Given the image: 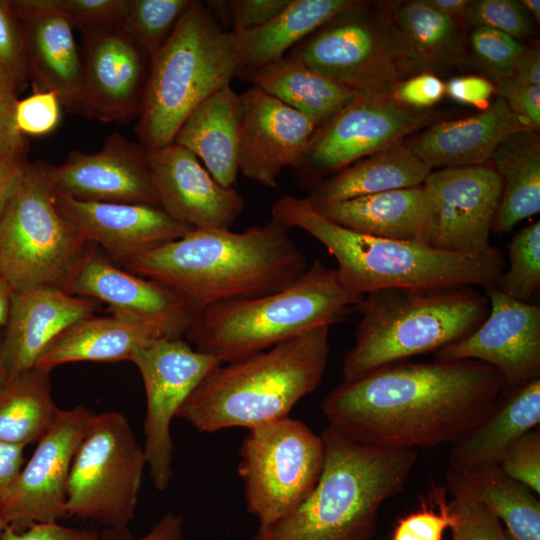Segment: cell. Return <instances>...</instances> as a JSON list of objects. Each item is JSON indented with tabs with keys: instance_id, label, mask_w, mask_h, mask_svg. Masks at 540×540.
<instances>
[{
	"instance_id": "1",
	"label": "cell",
	"mask_w": 540,
	"mask_h": 540,
	"mask_svg": "<svg viewBox=\"0 0 540 540\" xmlns=\"http://www.w3.org/2000/svg\"><path fill=\"white\" fill-rule=\"evenodd\" d=\"M502 392L501 375L485 363L406 360L342 380L321 410L329 426L358 444L416 450L459 441L492 413Z\"/></svg>"
},
{
	"instance_id": "2",
	"label": "cell",
	"mask_w": 540,
	"mask_h": 540,
	"mask_svg": "<svg viewBox=\"0 0 540 540\" xmlns=\"http://www.w3.org/2000/svg\"><path fill=\"white\" fill-rule=\"evenodd\" d=\"M121 267L169 288L195 315L220 302L278 292L309 265L290 228L271 218L239 233L190 229Z\"/></svg>"
},
{
	"instance_id": "3",
	"label": "cell",
	"mask_w": 540,
	"mask_h": 540,
	"mask_svg": "<svg viewBox=\"0 0 540 540\" xmlns=\"http://www.w3.org/2000/svg\"><path fill=\"white\" fill-rule=\"evenodd\" d=\"M271 215L321 242L337 261L341 284L358 296L387 288L487 287L496 285L504 272L501 253L493 246L485 253L469 255L365 235L326 219L306 197L283 195L273 204Z\"/></svg>"
},
{
	"instance_id": "4",
	"label": "cell",
	"mask_w": 540,
	"mask_h": 540,
	"mask_svg": "<svg viewBox=\"0 0 540 540\" xmlns=\"http://www.w3.org/2000/svg\"><path fill=\"white\" fill-rule=\"evenodd\" d=\"M321 437L324 461L312 492L251 540H373L379 509L402 491L417 451L364 446L329 425Z\"/></svg>"
},
{
	"instance_id": "5",
	"label": "cell",
	"mask_w": 540,
	"mask_h": 540,
	"mask_svg": "<svg viewBox=\"0 0 540 540\" xmlns=\"http://www.w3.org/2000/svg\"><path fill=\"white\" fill-rule=\"evenodd\" d=\"M330 353L329 327L321 326L208 373L176 417L200 432L254 428L289 417L321 382Z\"/></svg>"
},
{
	"instance_id": "6",
	"label": "cell",
	"mask_w": 540,
	"mask_h": 540,
	"mask_svg": "<svg viewBox=\"0 0 540 540\" xmlns=\"http://www.w3.org/2000/svg\"><path fill=\"white\" fill-rule=\"evenodd\" d=\"M360 297L341 284L336 269L317 258L278 292L220 302L196 313L185 336L195 349L226 364L339 323Z\"/></svg>"
},
{
	"instance_id": "7",
	"label": "cell",
	"mask_w": 540,
	"mask_h": 540,
	"mask_svg": "<svg viewBox=\"0 0 540 540\" xmlns=\"http://www.w3.org/2000/svg\"><path fill=\"white\" fill-rule=\"evenodd\" d=\"M355 309L362 317L343 358V380L466 337L487 317L489 300L472 287L387 288L362 295Z\"/></svg>"
},
{
	"instance_id": "8",
	"label": "cell",
	"mask_w": 540,
	"mask_h": 540,
	"mask_svg": "<svg viewBox=\"0 0 540 540\" xmlns=\"http://www.w3.org/2000/svg\"><path fill=\"white\" fill-rule=\"evenodd\" d=\"M241 63L239 39L213 12L192 0L170 37L150 59L135 134L148 152L171 144L203 101L229 86Z\"/></svg>"
},
{
	"instance_id": "9",
	"label": "cell",
	"mask_w": 540,
	"mask_h": 540,
	"mask_svg": "<svg viewBox=\"0 0 540 540\" xmlns=\"http://www.w3.org/2000/svg\"><path fill=\"white\" fill-rule=\"evenodd\" d=\"M48 163H29L0 216V276L12 291H65L94 248L55 205Z\"/></svg>"
},
{
	"instance_id": "10",
	"label": "cell",
	"mask_w": 540,
	"mask_h": 540,
	"mask_svg": "<svg viewBox=\"0 0 540 540\" xmlns=\"http://www.w3.org/2000/svg\"><path fill=\"white\" fill-rule=\"evenodd\" d=\"M288 55L366 94L392 95L398 82L424 69L394 23L389 4L373 10L362 1L295 45Z\"/></svg>"
},
{
	"instance_id": "11",
	"label": "cell",
	"mask_w": 540,
	"mask_h": 540,
	"mask_svg": "<svg viewBox=\"0 0 540 540\" xmlns=\"http://www.w3.org/2000/svg\"><path fill=\"white\" fill-rule=\"evenodd\" d=\"M146 459L127 418L93 415L66 484V517L127 529L133 520Z\"/></svg>"
},
{
	"instance_id": "12",
	"label": "cell",
	"mask_w": 540,
	"mask_h": 540,
	"mask_svg": "<svg viewBox=\"0 0 540 540\" xmlns=\"http://www.w3.org/2000/svg\"><path fill=\"white\" fill-rule=\"evenodd\" d=\"M239 454L247 512L264 529L312 492L322 472L324 444L304 422L286 417L248 429Z\"/></svg>"
},
{
	"instance_id": "13",
	"label": "cell",
	"mask_w": 540,
	"mask_h": 540,
	"mask_svg": "<svg viewBox=\"0 0 540 540\" xmlns=\"http://www.w3.org/2000/svg\"><path fill=\"white\" fill-rule=\"evenodd\" d=\"M428 114L407 107L392 95L359 93L317 128L292 168L302 186H316L327 175L402 141L424 125Z\"/></svg>"
},
{
	"instance_id": "14",
	"label": "cell",
	"mask_w": 540,
	"mask_h": 540,
	"mask_svg": "<svg viewBox=\"0 0 540 540\" xmlns=\"http://www.w3.org/2000/svg\"><path fill=\"white\" fill-rule=\"evenodd\" d=\"M130 361L138 368L146 393V465L154 487L163 491L173 473L172 420L197 385L221 362L182 338L168 337L138 348Z\"/></svg>"
},
{
	"instance_id": "15",
	"label": "cell",
	"mask_w": 540,
	"mask_h": 540,
	"mask_svg": "<svg viewBox=\"0 0 540 540\" xmlns=\"http://www.w3.org/2000/svg\"><path fill=\"white\" fill-rule=\"evenodd\" d=\"M94 413L85 406L60 410L49 430L24 463L0 514L16 529L66 517V484L74 455Z\"/></svg>"
},
{
	"instance_id": "16",
	"label": "cell",
	"mask_w": 540,
	"mask_h": 540,
	"mask_svg": "<svg viewBox=\"0 0 540 540\" xmlns=\"http://www.w3.org/2000/svg\"><path fill=\"white\" fill-rule=\"evenodd\" d=\"M489 312L466 337L435 352V360H475L499 372L503 392L540 378V307L485 287ZM502 392V393H503Z\"/></svg>"
},
{
	"instance_id": "17",
	"label": "cell",
	"mask_w": 540,
	"mask_h": 540,
	"mask_svg": "<svg viewBox=\"0 0 540 540\" xmlns=\"http://www.w3.org/2000/svg\"><path fill=\"white\" fill-rule=\"evenodd\" d=\"M434 202L427 245L476 255L491 249L489 236L503 189L498 172L486 164L432 171L423 183Z\"/></svg>"
},
{
	"instance_id": "18",
	"label": "cell",
	"mask_w": 540,
	"mask_h": 540,
	"mask_svg": "<svg viewBox=\"0 0 540 540\" xmlns=\"http://www.w3.org/2000/svg\"><path fill=\"white\" fill-rule=\"evenodd\" d=\"M148 154L140 143L113 132L99 151H71L63 163L48 164L47 170L55 190L77 201L160 207Z\"/></svg>"
},
{
	"instance_id": "19",
	"label": "cell",
	"mask_w": 540,
	"mask_h": 540,
	"mask_svg": "<svg viewBox=\"0 0 540 540\" xmlns=\"http://www.w3.org/2000/svg\"><path fill=\"white\" fill-rule=\"evenodd\" d=\"M148 164L159 206L191 229H230L245 208L242 195L220 185L183 146L149 152Z\"/></svg>"
},
{
	"instance_id": "20",
	"label": "cell",
	"mask_w": 540,
	"mask_h": 540,
	"mask_svg": "<svg viewBox=\"0 0 540 540\" xmlns=\"http://www.w3.org/2000/svg\"><path fill=\"white\" fill-rule=\"evenodd\" d=\"M80 114L127 124L138 118L149 57L122 31L83 37Z\"/></svg>"
},
{
	"instance_id": "21",
	"label": "cell",
	"mask_w": 540,
	"mask_h": 540,
	"mask_svg": "<svg viewBox=\"0 0 540 540\" xmlns=\"http://www.w3.org/2000/svg\"><path fill=\"white\" fill-rule=\"evenodd\" d=\"M240 97L239 172L273 188L282 170L292 169L298 163L318 127L304 114L256 86Z\"/></svg>"
},
{
	"instance_id": "22",
	"label": "cell",
	"mask_w": 540,
	"mask_h": 540,
	"mask_svg": "<svg viewBox=\"0 0 540 540\" xmlns=\"http://www.w3.org/2000/svg\"><path fill=\"white\" fill-rule=\"evenodd\" d=\"M55 205L87 242L100 246L120 266L191 229L158 206L77 201L57 191Z\"/></svg>"
},
{
	"instance_id": "23",
	"label": "cell",
	"mask_w": 540,
	"mask_h": 540,
	"mask_svg": "<svg viewBox=\"0 0 540 540\" xmlns=\"http://www.w3.org/2000/svg\"><path fill=\"white\" fill-rule=\"evenodd\" d=\"M65 292L99 300L113 316L154 322L185 335L194 313L175 292L153 280L117 266L94 248L84 259Z\"/></svg>"
},
{
	"instance_id": "24",
	"label": "cell",
	"mask_w": 540,
	"mask_h": 540,
	"mask_svg": "<svg viewBox=\"0 0 540 540\" xmlns=\"http://www.w3.org/2000/svg\"><path fill=\"white\" fill-rule=\"evenodd\" d=\"M23 28L34 92H53L62 106L80 114L83 58L73 27L56 0H12Z\"/></svg>"
},
{
	"instance_id": "25",
	"label": "cell",
	"mask_w": 540,
	"mask_h": 540,
	"mask_svg": "<svg viewBox=\"0 0 540 540\" xmlns=\"http://www.w3.org/2000/svg\"><path fill=\"white\" fill-rule=\"evenodd\" d=\"M95 306L55 288L12 291L0 338L9 377L34 367L44 350L72 324L93 315Z\"/></svg>"
},
{
	"instance_id": "26",
	"label": "cell",
	"mask_w": 540,
	"mask_h": 540,
	"mask_svg": "<svg viewBox=\"0 0 540 540\" xmlns=\"http://www.w3.org/2000/svg\"><path fill=\"white\" fill-rule=\"evenodd\" d=\"M529 130L534 131L498 96L476 115L431 126L408 146L432 169L484 165L507 137Z\"/></svg>"
},
{
	"instance_id": "27",
	"label": "cell",
	"mask_w": 540,
	"mask_h": 540,
	"mask_svg": "<svg viewBox=\"0 0 540 540\" xmlns=\"http://www.w3.org/2000/svg\"><path fill=\"white\" fill-rule=\"evenodd\" d=\"M313 209L326 219L358 233L427 244L434 202L421 184Z\"/></svg>"
},
{
	"instance_id": "28",
	"label": "cell",
	"mask_w": 540,
	"mask_h": 540,
	"mask_svg": "<svg viewBox=\"0 0 540 540\" xmlns=\"http://www.w3.org/2000/svg\"><path fill=\"white\" fill-rule=\"evenodd\" d=\"M164 337L181 338L159 323L91 315L63 331L44 350L35 367L50 372L71 362L130 361L138 348Z\"/></svg>"
},
{
	"instance_id": "29",
	"label": "cell",
	"mask_w": 540,
	"mask_h": 540,
	"mask_svg": "<svg viewBox=\"0 0 540 540\" xmlns=\"http://www.w3.org/2000/svg\"><path fill=\"white\" fill-rule=\"evenodd\" d=\"M540 422V378L503 392L492 413L451 445L450 469L469 473L499 466L508 449Z\"/></svg>"
},
{
	"instance_id": "30",
	"label": "cell",
	"mask_w": 540,
	"mask_h": 540,
	"mask_svg": "<svg viewBox=\"0 0 540 540\" xmlns=\"http://www.w3.org/2000/svg\"><path fill=\"white\" fill-rule=\"evenodd\" d=\"M242 103L230 85L203 101L185 119L173 142L191 151L223 187L239 173Z\"/></svg>"
},
{
	"instance_id": "31",
	"label": "cell",
	"mask_w": 540,
	"mask_h": 540,
	"mask_svg": "<svg viewBox=\"0 0 540 540\" xmlns=\"http://www.w3.org/2000/svg\"><path fill=\"white\" fill-rule=\"evenodd\" d=\"M237 77L304 114L318 128L359 94L288 54L263 66L240 70Z\"/></svg>"
},
{
	"instance_id": "32",
	"label": "cell",
	"mask_w": 540,
	"mask_h": 540,
	"mask_svg": "<svg viewBox=\"0 0 540 540\" xmlns=\"http://www.w3.org/2000/svg\"><path fill=\"white\" fill-rule=\"evenodd\" d=\"M432 168L402 141L364 157L317 184L306 198L313 208L424 183Z\"/></svg>"
},
{
	"instance_id": "33",
	"label": "cell",
	"mask_w": 540,
	"mask_h": 540,
	"mask_svg": "<svg viewBox=\"0 0 540 540\" xmlns=\"http://www.w3.org/2000/svg\"><path fill=\"white\" fill-rule=\"evenodd\" d=\"M358 2L290 0L289 4L266 24L236 33L241 52L239 71L263 66L286 56V52L295 45Z\"/></svg>"
},
{
	"instance_id": "34",
	"label": "cell",
	"mask_w": 540,
	"mask_h": 540,
	"mask_svg": "<svg viewBox=\"0 0 540 540\" xmlns=\"http://www.w3.org/2000/svg\"><path fill=\"white\" fill-rule=\"evenodd\" d=\"M491 160L503 182L491 231L504 233L540 211V141L536 131L510 135Z\"/></svg>"
},
{
	"instance_id": "35",
	"label": "cell",
	"mask_w": 540,
	"mask_h": 540,
	"mask_svg": "<svg viewBox=\"0 0 540 540\" xmlns=\"http://www.w3.org/2000/svg\"><path fill=\"white\" fill-rule=\"evenodd\" d=\"M49 372L32 367L0 387V441L26 447L37 443L56 420Z\"/></svg>"
},
{
	"instance_id": "36",
	"label": "cell",
	"mask_w": 540,
	"mask_h": 540,
	"mask_svg": "<svg viewBox=\"0 0 540 540\" xmlns=\"http://www.w3.org/2000/svg\"><path fill=\"white\" fill-rule=\"evenodd\" d=\"M394 23L419 56L423 68L456 64L466 51L461 21L428 5L425 0L389 4Z\"/></svg>"
},
{
	"instance_id": "37",
	"label": "cell",
	"mask_w": 540,
	"mask_h": 540,
	"mask_svg": "<svg viewBox=\"0 0 540 540\" xmlns=\"http://www.w3.org/2000/svg\"><path fill=\"white\" fill-rule=\"evenodd\" d=\"M450 471L503 522L511 540H540V501L535 492L498 466L469 473Z\"/></svg>"
},
{
	"instance_id": "38",
	"label": "cell",
	"mask_w": 540,
	"mask_h": 540,
	"mask_svg": "<svg viewBox=\"0 0 540 540\" xmlns=\"http://www.w3.org/2000/svg\"><path fill=\"white\" fill-rule=\"evenodd\" d=\"M192 0H128L122 31L152 59Z\"/></svg>"
},
{
	"instance_id": "39",
	"label": "cell",
	"mask_w": 540,
	"mask_h": 540,
	"mask_svg": "<svg viewBox=\"0 0 540 540\" xmlns=\"http://www.w3.org/2000/svg\"><path fill=\"white\" fill-rule=\"evenodd\" d=\"M507 250L510 266L495 286L507 296L527 302L540 286V222L519 231Z\"/></svg>"
},
{
	"instance_id": "40",
	"label": "cell",
	"mask_w": 540,
	"mask_h": 540,
	"mask_svg": "<svg viewBox=\"0 0 540 540\" xmlns=\"http://www.w3.org/2000/svg\"><path fill=\"white\" fill-rule=\"evenodd\" d=\"M448 503L454 517L452 540H511L500 520L449 470Z\"/></svg>"
},
{
	"instance_id": "41",
	"label": "cell",
	"mask_w": 540,
	"mask_h": 540,
	"mask_svg": "<svg viewBox=\"0 0 540 540\" xmlns=\"http://www.w3.org/2000/svg\"><path fill=\"white\" fill-rule=\"evenodd\" d=\"M56 4L85 37L122 30L128 0H56Z\"/></svg>"
},
{
	"instance_id": "42",
	"label": "cell",
	"mask_w": 540,
	"mask_h": 540,
	"mask_svg": "<svg viewBox=\"0 0 540 540\" xmlns=\"http://www.w3.org/2000/svg\"><path fill=\"white\" fill-rule=\"evenodd\" d=\"M463 20L474 28L498 30L515 40L531 33L528 12L520 1L515 0L470 1Z\"/></svg>"
},
{
	"instance_id": "43",
	"label": "cell",
	"mask_w": 540,
	"mask_h": 540,
	"mask_svg": "<svg viewBox=\"0 0 540 540\" xmlns=\"http://www.w3.org/2000/svg\"><path fill=\"white\" fill-rule=\"evenodd\" d=\"M0 67L13 79L18 92L30 81L21 21L10 0H0Z\"/></svg>"
},
{
	"instance_id": "44",
	"label": "cell",
	"mask_w": 540,
	"mask_h": 540,
	"mask_svg": "<svg viewBox=\"0 0 540 540\" xmlns=\"http://www.w3.org/2000/svg\"><path fill=\"white\" fill-rule=\"evenodd\" d=\"M469 40L479 62L498 81L511 77L513 66L525 48L507 34L486 27H475Z\"/></svg>"
},
{
	"instance_id": "45",
	"label": "cell",
	"mask_w": 540,
	"mask_h": 540,
	"mask_svg": "<svg viewBox=\"0 0 540 540\" xmlns=\"http://www.w3.org/2000/svg\"><path fill=\"white\" fill-rule=\"evenodd\" d=\"M17 87L0 67V159L27 161L28 142L16 126Z\"/></svg>"
},
{
	"instance_id": "46",
	"label": "cell",
	"mask_w": 540,
	"mask_h": 540,
	"mask_svg": "<svg viewBox=\"0 0 540 540\" xmlns=\"http://www.w3.org/2000/svg\"><path fill=\"white\" fill-rule=\"evenodd\" d=\"M507 476L540 494V431L533 429L505 453L499 466Z\"/></svg>"
},
{
	"instance_id": "47",
	"label": "cell",
	"mask_w": 540,
	"mask_h": 540,
	"mask_svg": "<svg viewBox=\"0 0 540 540\" xmlns=\"http://www.w3.org/2000/svg\"><path fill=\"white\" fill-rule=\"evenodd\" d=\"M61 103L53 92H34L19 100L15 121L21 134L45 135L54 131L61 120Z\"/></svg>"
},
{
	"instance_id": "48",
	"label": "cell",
	"mask_w": 540,
	"mask_h": 540,
	"mask_svg": "<svg viewBox=\"0 0 540 540\" xmlns=\"http://www.w3.org/2000/svg\"><path fill=\"white\" fill-rule=\"evenodd\" d=\"M436 495L439 511L423 506L420 510L401 518L391 540H442L445 529L452 526L454 517L442 496L443 493Z\"/></svg>"
},
{
	"instance_id": "49",
	"label": "cell",
	"mask_w": 540,
	"mask_h": 540,
	"mask_svg": "<svg viewBox=\"0 0 540 540\" xmlns=\"http://www.w3.org/2000/svg\"><path fill=\"white\" fill-rule=\"evenodd\" d=\"M399 103L423 109L439 102L445 94V83L432 73L423 72L398 82L392 89Z\"/></svg>"
},
{
	"instance_id": "50",
	"label": "cell",
	"mask_w": 540,
	"mask_h": 540,
	"mask_svg": "<svg viewBox=\"0 0 540 540\" xmlns=\"http://www.w3.org/2000/svg\"><path fill=\"white\" fill-rule=\"evenodd\" d=\"M230 13L235 33L260 27L278 15L290 0H235L223 1Z\"/></svg>"
},
{
	"instance_id": "51",
	"label": "cell",
	"mask_w": 540,
	"mask_h": 540,
	"mask_svg": "<svg viewBox=\"0 0 540 540\" xmlns=\"http://www.w3.org/2000/svg\"><path fill=\"white\" fill-rule=\"evenodd\" d=\"M496 93L509 108L525 119L534 131L540 127V86L520 83L512 78L498 81Z\"/></svg>"
},
{
	"instance_id": "52",
	"label": "cell",
	"mask_w": 540,
	"mask_h": 540,
	"mask_svg": "<svg viewBox=\"0 0 540 540\" xmlns=\"http://www.w3.org/2000/svg\"><path fill=\"white\" fill-rule=\"evenodd\" d=\"M97 531L60 525L58 522H39L24 529L7 526L1 540H98Z\"/></svg>"
},
{
	"instance_id": "53",
	"label": "cell",
	"mask_w": 540,
	"mask_h": 540,
	"mask_svg": "<svg viewBox=\"0 0 540 540\" xmlns=\"http://www.w3.org/2000/svg\"><path fill=\"white\" fill-rule=\"evenodd\" d=\"M494 91V85L480 76L454 77L445 84V93L453 100L483 110L489 106V100Z\"/></svg>"
},
{
	"instance_id": "54",
	"label": "cell",
	"mask_w": 540,
	"mask_h": 540,
	"mask_svg": "<svg viewBox=\"0 0 540 540\" xmlns=\"http://www.w3.org/2000/svg\"><path fill=\"white\" fill-rule=\"evenodd\" d=\"M184 519L169 512L142 538L133 539L127 529L107 528L98 540H183Z\"/></svg>"
},
{
	"instance_id": "55",
	"label": "cell",
	"mask_w": 540,
	"mask_h": 540,
	"mask_svg": "<svg viewBox=\"0 0 540 540\" xmlns=\"http://www.w3.org/2000/svg\"><path fill=\"white\" fill-rule=\"evenodd\" d=\"M24 448L0 441V507L24 466Z\"/></svg>"
},
{
	"instance_id": "56",
	"label": "cell",
	"mask_w": 540,
	"mask_h": 540,
	"mask_svg": "<svg viewBox=\"0 0 540 540\" xmlns=\"http://www.w3.org/2000/svg\"><path fill=\"white\" fill-rule=\"evenodd\" d=\"M28 165V161L0 159V216L18 189Z\"/></svg>"
},
{
	"instance_id": "57",
	"label": "cell",
	"mask_w": 540,
	"mask_h": 540,
	"mask_svg": "<svg viewBox=\"0 0 540 540\" xmlns=\"http://www.w3.org/2000/svg\"><path fill=\"white\" fill-rule=\"evenodd\" d=\"M510 78L520 83L540 86V51L538 45L532 48H524L513 66Z\"/></svg>"
},
{
	"instance_id": "58",
	"label": "cell",
	"mask_w": 540,
	"mask_h": 540,
	"mask_svg": "<svg viewBox=\"0 0 540 540\" xmlns=\"http://www.w3.org/2000/svg\"><path fill=\"white\" fill-rule=\"evenodd\" d=\"M471 0H425L437 11L459 21L464 19Z\"/></svg>"
},
{
	"instance_id": "59",
	"label": "cell",
	"mask_w": 540,
	"mask_h": 540,
	"mask_svg": "<svg viewBox=\"0 0 540 540\" xmlns=\"http://www.w3.org/2000/svg\"><path fill=\"white\" fill-rule=\"evenodd\" d=\"M12 289L8 283L0 276V332L5 327L10 308Z\"/></svg>"
},
{
	"instance_id": "60",
	"label": "cell",
	"mask_w": 540,
	"mask_h": 540,
	"mask_svg": "<svg viewBox=\"0 0 540 540\" xmlns=\"http://www.w3.org/2000/svg\"><path fill=\"white\" fill-rule=\"evenodd\" d=\"M523 7L529 12L537 22L540 21V1L539 0H522L520 1Z\"/></svg>"
},
{
	"instance_id": "61",
	"label": "cell",
	"mask_w": 540,
	"mask_h": 540,
	"mask_svg": "<svg viewBox=\"0 0 540 540\" xmlns=\"http://www.w3.org/2000/svg\"><path fill=\"white\" fill-rule=\"evenodd\" d=\"M0 338H1V332H0ZM8 377H9V374H8V370L6 368L5 362L3 360V356L1 352V343H0V387L5 383Z\"/></svg>"
},
{
	"instance_id": "62",
	"label": "cell",
	"mask_w": 540,
	"mask_h": 540,
	"mask_svg": "<svg viewBox=\"0 0 540 540\" xmlns=\"http://www.w3.org/2000/svg\"><path fill=\"white\" fill-rule=\"evenodd\" d=\"M7 526H8V524L5 522V520L3 519V517L0 514V540H1V535H2L3 531L5 530V528Z\"/></svg>"
}]
</instances>
